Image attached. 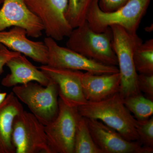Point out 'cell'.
Instances as JSON below:
<instances>
[{"mask_svg":"<svg viewBox=\"0 0 153 153\" xmlns=\"http://www.w3.org/2000/svg\"><path fill=\"white\" fill-rule=\"evenodd\" d=\"M112 33V46L117 58L120 76L119 93L123 98L141 93L137 84V72L135 68L134 54L143 43L137 33L128 32L122 27L114 25L109 27Z\"/></svg>","mask_w":153,"mask_h":153,"instance_id":"3","label":"cell"},{"mask_svg":"<svg viewBox=\"0 0 153 153\" xmlns=\"http://www.w3.org/2000/svg\"><path fill=\"white\" fill-rule=\"evenodd\" d=\"M68 37L66 46L69 49L99 63L117 66L110 27L102 33H96L86 21L73 29Z\"/></svg>","mask_w":153,"mask_h":153,"instance_id":"2","label":"cell"},{"mask_svg":"<svg viewBox=\"0 0 153 153\" xmlns=\"http://www.w3.org/2000/svg\"><path fill=\"white\" fill-rule=\"evenodd\" d=\"M8 94L7 92H1L0 90V105L1 104L3 101L5 99L6 97Z\"/></svg>","mask_w":153,"mask_h":153,"instance_id":"25","label":"cell"},{"mask_svg":"<svg viewBox=\"0 0 153 153\" xmlns=\"http://www.w3.org/2000/svg\"><path fill=\"white\" fill-rule=\"evenodd\" d=\"M81 80L82 91L87 101H101L119 92V72L102 74L82 72Z\"/></svg>","mask_w":153,"mask_h":153,"instance_id":"15","label":"cell"},{"mask_svg":"<svg viewBox=\"0 0 153 153\" xmlns=\"http://www.w3.org/2000/svg\"><path fill=\"white\" fill-rule=\"evenodd\" d=\"M84 118L94 141L102 153H153V149L143 146L138 141L127 140L100 121Z\"/></svg>","mask_w":153,"mask_h":153,"instance_id":"10","label":"cell"},{"mask_svg":"<svg viewBox=\"0 0 153 153\" xmlns=\"http://www.w3.org/2000/svg\"><path fill=\"white\" fill-rule=\"evenodd\" d=\"M11 27H17L26 30L27 36L38 38L44 30L43 23L30 10L25 0H4L0 9V31Z\"/></svg>","mask_w":153,"mask_h":153,"instance_id":"11","label":"cell"},{"mask_svg":"<svg viewBox=\"0 0 153 153\" xmlns=\"http://www.w3.org/2000/svg\"><path fill=\"white\" fill-rule=\"evenodd\" d=\"M123 99L118 92L101 101H87L77 110L82 117L100 121L127 140L138 141V121L126 108Z\"/></svg>","mask_w":153,"mask_h":153,"instance_id":"1","label":"cell"},{"mask_svg":"<svg viewBox=\"0 0 153 153\" xmlns=\"http://www.w3.org/2000/svg\"><path fill=\"white\" fill-rule=\"evenodd\" d=\"M13 92L44 126L57 117L59 109L58 88L53 80L46 86L33 82L16 85L13 88Z\"/></svg>","mask_w":153,"mask_h":153,"instance_id":"5","label":"cell"},{"mask_svg":"<svg viewBox=\"0 0 153 153\" xmlns=\"http://www.w3.org/2000/svg\"><path fill=\"white\" fill-rule=\"evenodd\" d=\"M57 84L58 96L67 105L77 108L87 102L81 85L82 72L55 68L48 65L38 67Z\"/></svg>","mask_w":153,"mask_h":153,"instance_id":"12","label":"cell"},{"mask_svg":"<svg viewBox=\"0 0 153 153\" xmlns=\"http://www.w3.org/2000/svg\"><path fill=\"white\" fill-rule=\"evenodd\" d=\"M24 110L20 100L13 92L8 94L0 105V153H16L12 140L15 117Z\"/></svg>","mask_w":153,"mask_h":153,"instance_id":"16","label":"cell"},{"mask_svg":"<svg viewBox=\"0 0 153 153\" xmlns=\"http://www.w3.org/2000/svg\"><path fill=\"white\" fill-rule=\"evenodd\" d=\"M137 84L140 92L145 94L146 97L153 100V74H139Z\"/></svg>","mask_w":153,"mask_h":153,"instance_id":"22","label":"cell"},{"mask_svg":"<svg viewBox=\"0 0 153 153\" xmlns=\"http://www.w3.org/2000/svg\"><path fill=\"white\" fill-rule=\"evenodd\" d=\"M138 121V124L137 127V132L139 137L138 141L145 147L153 149V117L146 120Z\"/></svg>","mask_w":153,"mask_h":153,"instance_id":"21","label":"cell"},{"mask_svg":"<svg viewBox=\"0 0 153 153\" xmlns=\"http://www.w3.org/2000/svg\"><path fill=\"white\" fill-rule=\"evenodd\" d=\"M58 112L45 131L51 153H74V138L80 115L76 107L58 99Z\"/></svg>","mask_w":153,"mask_h":153,"instance_id":"6","label":"cell"},{"mask_svg":"<svg viewBox=\"0 0 153 153\" xmlns=\"http://www.w3.org/2000/svg\"><path fill=\"white\" fill-rule=\"evenodd\" d=\"M21 54L19 52L10 50L2 44H0V75L4 72L3 68L9 60Z\"/></svg>","mask_w":153,"mask_h":153,"instance_id":"24","label":"cell"},{"mask_svg":"<svg viewBox=\"0 0 153 153\" xmlns=\"http://www.w3.org/2000/svg\"><path fill=\"white\" fill-rule=\"evenodd\" d=\"M135 68L139 74H153V39L139 44L134 54Z\"/></svg>","mask_w":153,"mask_h":153,"instance_id":"18","label":"cell"},{"mask_svg":"<svg viewBox=\"0 0 153 153\" xmlns=\"http://www.w3.org/2000/svg\"><path fill=\"white\" fill-rule=\"evenodd\" d=\"M48 51L47 65L55 68L77 71H84L96 74H111L119 72L116 66L99 63L80 55L68 47L59 46L51 37L44 39Z\"/></svg>","mask_w":153,"mask_h":153,"instance_id":"8","label":"cell"},{"mask_svg":"<svg viewBox=\"0 0 153 153\" xmlns=\"http://www.w3.org/2000/svg\"><path fill=\"white\" fill-rule=\"evenodd\" d=\"M74 153H102L94 141L85 119L81 116L76 127Z\"/></svg>","mask_w":153,"mask_h":153,"instance_id":"19","label":"cell"},{"mask_svg":"<svg viewBox=\"0 0 153 153\" xmlns=\"http://www.w3.org/2000/svg\"><path fill=\"white\" fill-rule=\"evenodd\" d=\"M146 29H147L148 30H147L146 31H147L148 32H149V30L150 31H152L153 30V25H152V26H151L150 27H147V28H146Z\"/></svg>","mask_w":153,"mask_h":153,"instance_id":"26","label":"cell"},{"mask_svg":"<svg viewBox=\"0 0 153 153\" xmlns=\"http://www.w3.org/2000/svg\"><path fill=\"white\" fill-rule=\"evenodd\" d=\"M129 0H98L99 7L103 12H112L125 5Z\"/></svg>","mask_w":153,"mask_h":153,"instance_id":"23","label":"cell"},{"mask_svg":"<svg viewBox=\"0 0 153 153\" xmlns=\"http://www.w3.org/2000/svg\"><path fill=\"white\" fill-rule=\"evenodd\" d=\"M151 1L129 0L120 8L108 13L101 10L96 1L88 11L86 21L96 33H102L111 26L117 25L129 33H136Z\"/></svg>","mask_w":153,"mask_h":153,"instance_id":"4","label":"cell"},{"mask_svg":"<svg viewBox=\"0 0 153 153\" xmlns=\"http://www.w3.org/2000/svg\"><path fill=\"white\" fill-rule=\"evenodd\" d=\"M124 104L138 121L148 119L153 114V100L141 93L123 98Z\"/></svg>","mask_w":153,"mask_h":153,"instance_id":"17","label":"cell"},{"mask_svg":"<svg viewBox=\"0 0 153 153\" xmlns=\"http://www.w3.org/2000/svg\"><path fill=\"white\" fill-rule=\"evenodd\" d=\"M30 10L41 20L47 37L61 41L72 29L66 18L68 0H25Z\"/></svg>","mask_w":153,"mask_h":153,"instance_id":"9","label":"cell"},{"mask_svg":"<svg viewBox=\"0 0 153 153\" xmlns=\"http://www.w3.org/2000/svg\"><path fill=\"white\" fill-rule=\"evenodd\" d=\"M98 0H68L66 18L72 29L86 21V16L92 5Z\"/></svg>","mask_w":153,"mask_h":153,"instance_id":"20","label":"cell"},{"mask_svg":"<svg viewBox=\"0 0 153 153\" xmlns=\"http://www.w3.org/2000/svg\"><path fill=\"white\" fill-rule=\"evenodd\" d=\"M4 1V0H0V3L2 1Z\"/></svg>","mask_w":153,"mask_h":153,"instance_id":"27","label":"cell"},{"mask_svg":"<svg viewBox=\"0 0 153 153\" xmlns=\"http://www.w3.org/2000/svg\"><path fill=\"white\" fill-rule=\"evenodd\" d=\"M6 65L10 73L2 80V85L5 87H14L18 84L22 85L33 81L46 86L52 81L48 75L22 54L12 58Z\"/></svg>","mask_w":153,"mask_h":153,"instance_id":"14","label":"cell"},{"mask_svg":"<svg viewBox=\"0 0 153 153\" xmlns=\"http://www.w3.org/2000/svg\"><path fill=\"white\" fill-rule=\"evenodd\" d=\"M12 140L16 153H51L45 126L24 110L14 119Z\"/></svg>","mask_w":153,"mask_h":153,"instance_id":"7","label":"cell"},{"mask_svg":"<svg viewBox=\"0 0 153 153\" xmlns=\"http://www.w3.org/2000/svg\"><path fill=\"white\" fill-rule=\"evenodd\" d=\"M27 31L15 27L9 31H0V44L8 49L27 56L42 65L48 63V51L44 42L31 41L27 37Z\"/></svg>","mask_w":153,"mask_h":153,"instance_id":"13","label":"cell"}]
</instances>
